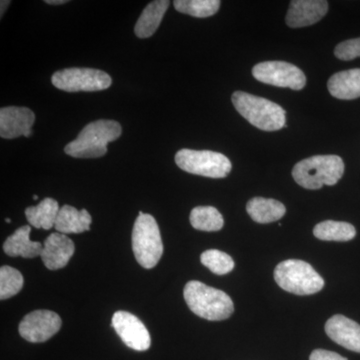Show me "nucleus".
I'll use <instances>...</instances> for the list:
<instances>
[{"instance_id": "nucleus-29", "label": "nucleus", "mask_w": 360, "mask_h": 360, "mask_svg": "<svg viewBox=\"0 0 360 360\" xmlns=\"http://www.w3.org/2000/svg\"><path fill=\"white\" fill-rule=\"evenodd\" d=\"M45 4H53V6H58V4H68V0H46Z\"/></svg>"}, {"instance_id": "nucleus-2", "label": "nucleus", "mask_w": 360, "mask_h": 360, "mask_svg": "<svg viewBox=\"0 0 360 360\" xmlns=\"http://www.w3.org/2000/svg\"><path fill=\"white\" fill-rule=\"evenodd\" d=\"M184 296L189 309L201 319L212 321H224L233 314V302L226 293L200 281L187 283Z\"/></svg>"}, {"instance_id": "nucleus-28", "label": "nucleus", "mask_w": 360, "mask_h": 360, "mask_svg": "<svg viewBox=\"0 0 360 360\" xmlns=\"http://www.w3.org/2000/svg\"><path fill=\"white\" fill-rule=\"evenodd\" d=\"M309 360H347L335 352L324 349H315L310 354Z\"/></svg>"}, {"instance_id": "nucleus-6", "label": "nucleus", "mask_w": 360, "mask_h": 360, "mask_svg": "<svg viewBox=\"0 0 360 360\" xmlns=\"http://www.w3.org/2000/svg\"><path fill=\"white\" fill-rule=\"evenodd\" d=\"M277 285L283 290L297 295H310L323 288V278L314 267L302 260H284L274 270Z\"/></svg>"}, {"instance_id": "nucleus-23", "label": "nucleus", "mask_w": 360, "mask_h": 360, "mask_svg": "<svg viewBox=\"0 0 360 360\" xmlns=\"http://www.w3.org/2000/svg\"><path fill=\"white\" fill-rule=\"evenodd\" d=\"M189 220L193 229L201 231H219L224 224L221 213L213 206H198L193 208Z\"/></svg>"}, {"instance_id": "nucleus-21", "label": "nucleus", "mask_w": 360, "mask_h": 360, "mask_svg": "<svg viewBox=\"0 0 360 360\" xmlns=\"http://www.w3.org/2000/svg\"><path fill=\"white\" fill-rule=\"evenodd\" d=\"M59 210L58 202L53 198H44L39 205L26 208L25 215L28 222L35 229L49 231L56 225Z\"/></svg>"}, {"instance_id": "nucleus-13", "label": "nucleus", "mask_w": 360, "mask_h": 360, "mask_svg": "<svg viewBox=\"0 0 360 360\" xmlns=\"http://www.w3.org/2000/svg\"><path fill=\"white\" fill-rule=\"evenodd\" d=\"M328 11L324 0H293L286 14V25L292 28L305 27L321 21Z\"/></svg>"}, {"instance_id": "nucleus-11", "label": "nucleus", "mask_w": 360, "mask_h": 360, "mask_svg": "<svg viewBox=\"0 0 360 360\" xmlns=\"http://www.w3.org/2000/svg\"><path fill=\"white\" fill-rule=\"evenodd\" d=\"M111 326L122 338L127 347L136 352H146L150 347V335L141 319L130 312L116 311L111 321Z\"/></svg>"}, {"instance_id": "nucleus-18", "label": "nucleus", "mask_w": 360, "mask_h": 360, "mask_svg": "<svg viewBox=\"0 0 360 360\" xmlns=\"http://www.w3.org/2000/svg\"><path fill=\"white\" fill-rule=\"evenodd\" d=\"M92 219L86 210H78L70 205H63L59 210L54 229L63 234L82 233L89 231Z\"/></svg>"}, {"instance_id": "nucleus-32", "label": "nucleus", "mask_w": 360, "mask_h": 360, "mask_svg": "<svg viewBox=\"0 0 360 360\" xmlns=\"http://www.w3.org/2000/svg\"><path fill=\"white\" fill-rule=\"evenodd\" d=\"M6 222H7V224H11V219H6Z\"/></svg>"}, {"instance_id": "nucleus-14", "label": "nucleus", "mask_w": 360, "mask_h": 360, "mask_svg": "<svg viewBox=\"0 0 360 360\" xmlns=\"http://www.w3.org/2000/svg\"><path fill=\"white\" fill-rule=\"evenodd\" d=\"M75 251V243L65 234L56 232L45 239L40 257L47 269L58 270L68 265Z\"/></svg>"}, {"instance_id": "nucleus-24", "label": "nucleus", "mask_w": 360, "mask_h": 360, "mask_svg": "<svg viewBox=\"0 0 360 360\" xmlns=\"http://www.w3.org/2000/svg\"><path fill=\"white\" fill-rule=\"evenodd\" d=\"M174 8L180 13L205 18L214 15L220 7L219 0H175Z\"/></svg>"}, {"instance_id": "nucleus-15", "label": "nucleus", "mask_w": 360, "mask_h": 360, "mask_svg": "<svg viewBox=\"0 0 360 360\" xmlns=\"http://www.w3.org/2000/svg\"><path fill=\"white\" fill-rule=\"evenodd\" d=\"M326 333L338 345L360 354V326L357 322L343 315H335L326 322Z\"/></svg>"}, {"instance_id": "nucleus-3", "label": "nucleus", "mask_w": 360, "mask_h": 360, "mask_svg": "<svg viewBox=\"0 0 360 360\" xmlns=\"http://www.w3.org/2000/svg\"><path fill=\"white\" fill-rule=\"evenodd\" d=\"M231 101L239 115L257 129L276 131L286 127L285 110L269 99L236 91L232 94Z\"/></svg>"}, {"instance_id": "nucleus-7", "label": "nucleus", "mask_w": 360, "mask_h": 360, "mask_svg": "<svg viewBox=\"0 0 360 360\" xmlns=\"http://www.w3.org/2000/svg\"><path fill=\"white\" fill-rule=\"evenodd\" d=\"M177 167L188 174L210 179H224L231 172V162L226 156L212 150L181 149L175 155Z\"/></svg>"}, {"instance_id": "nucleus-9", "label": "nucleus", "mask_w": 360, "mask_h": 360, "mask_svg": "<svg viewBox=\"0 0 360 360\" xmlns=\"http://www.w3.org/2000/svg\"><path fill=\"white\" fill-rule=\"evenodd\" d=\"M255 79L262 84L278 87L302 90L307 84V77L297 66L284 61H265L252 68Z\"/></svg>"}, {"instance_id": "nucleus-31", "label": "nucleus", "mask_w": 360, "mask_h": 360, "mask_svg": "<svg viewBox=\"0 0 360 360\" xmlns=\"http://www.w3.org/2000/svg\"><path fill=\"white\" fill-rule=\"evenodd\" d=\"M33 200H39V196H37V195H33Z\"/></svg>"}, {"instance_id": "nucleus-22", "label": "nucleus", "mask_w": 360, "mask_h": 360, "mask_svg": "<svg viewBox=\"0 0 360 360\" xmlns=\"http://www.w3.org/2000/svg\"><path fill=\"white\" fill-rule=\"evenodd\" d=\"M315 238L326 241H349L356 236L354 225L347 222L326 220L315 225Z\"/></svg>"}, {"instance_id": "nucleus-25", "label": "nucleus", "mask_w": 360, "mask_h": 360, "mask_svg": "<svg viewBox=\"0 0 360 360\" xmlns=\"http://www.w3.org/2000/svg\"><path fill=\"white\" fill-rule=\"evenodd\" d=\"M23 286L22 274L11 266L0 269V300H8L18 295Z\"/></svg>"}, {"instance_id": "nucleus-30", "label": "nucleus", "mask_w": 360, "mask_h": 360, "mask_svg": "<svg viewBox=\"0 0 360 360\" xmlns=\"http://www.w3.org/2000/svg\"><path fill=\"white\" fill-rule=\"evenodd\" d=\"M9 4H11V2L4 1V0H2V1H1V18H2V16H4V13H6L7 6H9Z\"/></svg>"}, {"instance_id": "nucleus-26", "label": "nucleus", "mask_w": 360, "mask_h": 360, "mask_svg": "<svg viewBox=\"0 0 360 360\" xmlns=\"http://www.w3.org/2000/svg\"><path fill=\"white\" fill-rule=\"evenodd\" d=\"M200 260L201 264L217 276H225L234 269L232 257L220 250H206L201 255Z\"/></svg>"}, {"instance_id": "nucleus-10", "label": "nucleus", "mask_w": 360, "mask_h": 360, "mask_svg": "<svg viewBox=\"0 0 360 360\" xmlns=\"http://www.w3.org/2000/svg\"><path fill=\"white\" fill-rule=\"evenodd\" d=\"M60 317L51 310H35L23 317L18 326L20 335L32 343L44 342L60 330Z\"/></svg>"}, {"instance_id": "nucleus-8", "label": "nucleus", "mask_w": 360, "mask_h": 360, "mask_svg": "<svg viewBox=\"0 0 360 360\" xmlns=\"http://www.w3.org/2000/svg\"><path fill=\"white\" fill-rule=\"evenodd\" d=\"M56 89L68 92L99 91L110 89L112 80L108 73L94 68H65L52 75Z\"/></svg>"}, {"instance_id": "nucleus-19", "label": "nucleus", "mask_w": 360, "mask_h": 360, "mask_svg": "<svg viewBox=\"0 0 360 360\" xmlns=\"http://www.w3.org/2000/svg\"><path fill=\"white\" fill-rule=\"evenodd\" d=\"M169 4L168 0H155L150 2L142 11L141 18L135 25V35L139 39H148L153 37L160 27Z\"/></svg>"}, {"instance_id": "nucleus-1", "label": "nucleus", "mask_w": 360, "mask_h": 360, "mask_svg": "<svg viewBox=\"0 0 360 360\" xmlns=\"http://www.w3.org/2000/svg\"><path fill=\"white\" fill-rule=\"evenodd\" d=\"M122 132V125L115 120L90 122L65 146V153L75 158H101L108 153V144L116 141Z\"/></svg>"}, {"instance_id": "nucleus-17", "label": "nucleus", "mask_w": 360, "mask_h": 360, "mask_svg": "<svg viewBox=\"0 0 360 360\" xmlns=\"http://www.w3.org/2000/svg\"><path fill=\"white\" fill-rule=\"evenodd\" d=\"M328 87L331 96L341 101L360 97V68L340 71L329 78Z\"/></svg>"}, {"instance_id": "nucleus-12", "label": "nucleus", "mask_w": 360, "mask_h": 360, "mask_svg": "<svg viewBox=\"0 0 360 360\" xmlns=\"http://www.w3.org/2000/svg\"><path fill=\"white\" fill-rule=\"evenodd\" d=\"M35 115L27 108L8 106L0 110V135L4 139L30 137L34 124Z\"/></svg>"}, {"instance_id": "nucleus-4", "label": "nucleus", "mask_w": 360, "mask_h": 360, "mask_svg": "<svg viewBox=\"0 0 360 360\" xmlns=\"http://www.w3.org/2000/svg\"><path fill=\"white\" fill-rule=\"evenodd\" d=\"M345 174V163L338 155H315L296 163L292 176L305 189L333 186Z\"/></svg>"}, {"instance_id": "nucleus-27", "label": "nucleus", "mask_w": 360, "mask_h": 360, "mask_svg": "<svg viewBox=\"0 0 360 360\" xmlns=\"http://www.w3.org/2000/svg\"><path fill=\"white\" fill-rule=\"evenodd\" d=\"M335 54L340 60H352L360 58V37L341 42L335 47Z\"/></svg>"}, {"instance_id": "nucleus-5", "label": "nucleus", "mask_w": 360, "mask_h": 360, "mask_svg": "<svg viewBox=\"0 0 360 360\" xmlns=\"http://www.w3.org/2000/svg\"><path fill=\"white\" fill-rule=\"evenodd\" d=\"M132 250L143 269H153L160 262L163 243L160 227L153 215L139 212L132 231Z\"/></svg>"}, {"instance_id": "nucleus-16", "label": "nucleus", "mask_w": 360, "mask_h": 360, "mask_svg": "<svg viewBox=\"0 0 360 360\" xmlns=\"http://www.w3.org/2000/svg\"><path fill=\"white\" fill-rule=\"evenodd\" d=\"M32 229L28 225L16 229L13 236L6 239L4 245V252L11 257L34 258L41 255L44 245L39 241L30 240Z\"/></svg>"}, {"instance_id": "nucleus-20", "label": "nucleus", "mask_w": 360, "mask_h": 360, "mask_svg": "<svg viewBox=\"0 0 360 360\" xmlns=\"http://www.w3.org/2000/svg\"><path fill=\"white\" fill-rule=\"evenodd\" d=\"M246 210L253 221L258 224L277 221L286 212L285 206L281 201L264 198H255L248 201Z\"/></svg>"}]
</instances>
